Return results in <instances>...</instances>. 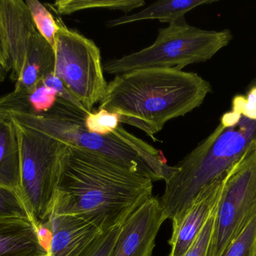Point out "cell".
Wrapping results in <instances>:
<instances>
[{"instance_id":"1","label":"cell","mask_w":256,"mask_h":256,"mask_svg":"<svg viewBox=\"0 0 256 256\" xmlns=\"http://www.w3.org/2000/svg\"><path fill=\"white\" fill-rule=\"evenodd\" d=\"M152 193L149 177L94 152L66 144L51 215L76 216L104 232L122 225Z\"/></svg>"},{"instance_id":"2","label":"cell","mask_w":256,"mask_h":256,"mask_svg":"<svg viewBox=\"0 0 256 256\" xmlns=\"http://www.w3.org/2000/svg\"><path fill=\"white\" fill-rule=\"evenodd\" d=\"M256 141V78L233 98L216 129L177 165L166 180L161 206L166 219H178L202 188L224 175Z\"/></svg>"},{"instance_id":"3","label":"cell","mask_w":256,"mask_h":256,"mask_svg":"<svg viewBox=\"0 0 256 256\" xmlns=\"http://www.w3.org/2000/svg\"><path fill=\"white\" fill-rule=\"evenodd\" d=\"M212 92L208 81L174 68H148L116 75L99 109L118 114L121 123L153 141L166 123L198 108Z\"/></svg>"},{"instance_id":"4","label":"cell","mask_w":256,"mask_h":256,"mask_svg":"<svg viewBox=\"0 0 256 256\" xmlns=\"http://www.w3.org/2000/svg\"><path fill=\"white\" fill-rule=\"evenodd\" d=\"M69 102L58 98L48 112L40 115L10 114L3 120L50 135L68 145L74 146L105 156L132 172L152 179L166 180L176 171L167 165L160 150L128 132L123 126L108 135L87 130V114Z\"/></svg>"},{"instance_id":"5","label":"cell","mask_w":256,"mask_h":256,"mask_svg":"<svg viewBox=\"0 0 256 256\" xmlns=\"http://www.w3.org/2000/svg\"><path fill=\"white\" fill-rule=\"evenodd\" d=\"M230 30H207L189 25L184 20L160 29L155 42L137 52L111 59L104 71L118 75L148 68H174L210 60L232 40Z\"/></svg>"},{"instance_id":"6","label":"cell","mask_w":256,"mask_h":256,"mask_svg":"<svg viewBox=\"0 0 256 256\" xmlns=\"http://www.w3.org/2000/svg\"><path fill=\"white\" fill-rule=\"evenodd\" d=\"M10 122L14 126L19 144L20 195L39 228L52 213L60 159L66 144Z\"/></svg>"},{"instance_id":"7","label":"cell","mask_w":256,"mask_h":256,"mask_svg":"<svg viewBox=\"0 0 256 256\" xmlns=\"http://www.w3.org/2000/svg\"><path fill=\"white\" fill-rule=\"evenodd\" d=\"M54 75L88 112L104 96L108 84L98 47L91 39L64 25L57 18Z\"/></svg>"},{"instance_id":"8","label":"cell","mask_w":256,"mask_h":256,"mask_svg":"<svg viewBox=\"0 0 256 256\" xmlns=\"http://www.w3.org/2000/svg\"><path fill=\"white\" fill-rule=\"evenodd\" d=\"M256 213V141L228 170L216 206L210 256H222Z\"/></svg>"},{"instance_id":"9","label":"cell","mask_w":256,"mask_h":256,"mask_svg":"<svg viewBox=\"0 0 256 256\" xmlns=\"http://www.w3.org/2000/svg\"><path fill=\"white\" fill-rule=\"evenodd\" d=\"M166 220L160 199L152 197L123 224L110 256H152Z\"/></svg>"},{"instance_id":"10","label":"cell","mask_w":256,"mask_h":256,"mask_svg":"<svg viewBox=\"0 0 256 256\" xmlns=\"http://www.w3.org/2000/svg\"><path fill=\"white\" fill-rule=\"evenodd\" d=\"M226 172L202 188L184 214L172 220L171 251L167 256H183L192 246L218 205Z\"/></svg>"},{"instance_id":"11","label":"cell","mask_w":256,"mask_h":256,"mask_svg":"<svg viewBox=\"0 0 256 256\" xmlns=\"http://www.w3.org/2000/svg\"><path fill=\"white\" fill-rule=\"evenodd\" d=\"M0 15L10 56V79L16 81L25 67L32 41L38 31L26 1L0 0Z\"/></svg>"},{"instance_id":"12","label":"cell","mask_w":256,"mask_h":256,"mask_svg":"<svg viewBox=\"0 0 256 256\" xmlns=\"http://www.w3.org/2000/svg\"><path fill=\"white\" fill-rule=\"evenodd\" d=\"M48 256H81L102 233L94 225L70 215H50Z\"/></svg>"},{"instance_id":"13","label":"cell","mask_w":256,"mask_h":256,"mask_svg":"<svg viewBox=\"0 0 256 256\" xmlns=\"http://www.w3.org/2000/svg\"><path fill=\"white\" fill-rule=\"evenodd\" d=\"M0 256H48L34 222L21 218L0 219Z\"/></svg>"},{"instance_id":"14","label":"cell","mask_w":256,"mask_h":256,"mask_svg":"<svg viewBox=\"0 0 256 256\" xmlns=\"http://www.w3.org/2000/svg\"><path fill=\"white\" fill-rule=\"evenodd\" d=\"M55 52L48 41L38 32L27 52L25 67L16 81L15 93H28L48 75L54 73Z\"/></svg>"},{"instance_id":"15","label":"cell","mask_w":256,"mask_h":256,"mask_svg":"<svg viewBox=\"0 0 256 256\" xmlns=\"http://www.w3.org/2000/svg\"><path fill=\"white\" fill-rule=\"evenodd\" d=\"M214 0H162L155 2L136 13L128 14L106 23L108 27H116L143 21L158 20L162 23H173L183 21L184 15L192 9L212 4Z\"/></svg>"},{"instance_id":"16","label":"cell","mask_w":256,"mask_h":256,"mask_svg":"<svg viewBox=\"0 0 256 256\" xmlns=\"http://www.w3.org/2000/svg\"><path fill=\"white\" fill-rule=\"evenodd\" d=\"M57 99L56 92L43 81L28 93L10 92L0 97V118L10 114L40 115L49 111Z\"/></svg>"},{"instance_id":"17","label":"cell","mask_w":256,"mask_h":256,"mask_svg":"<svg viewBox=\"0 0 256 256\" xmlns=\"http://www.w3.org/2000/svg\"><path fill=\"white\" fill-rule=\"evenodd\" d=\"M20 165L16 130L13 123L0 118V187L20 193Z\"/></svg>"},{"instance_id":"18","label":"cell","mask_w":256,"mask_h":256,"mask_svg":"<svg viewBox=\"0 0 256 256\" xmlns=\"http://www.w3.org/2000/svg\"><path fill=\"white\" fill-rule=\"evenodd\" d=\"M57 15H68L88 9L122 11L128 15L146 5L143 0H60L46 4Z\"/></svg>"},{"instance_id":"19","label":"cell","mask_w":256,"mask_h":256,"mask_svg":"<svg viewBox=\"0 0 256 256\" xmlns=\"http://www.w3.org/2000/svg\"><path fill=\"white\" fill-rule=\"evenodd\" d=\"M26 3L31 12L38 31L48 41L54 50L55 49L56 39L58 30L56 19L54 18L44 5L38 0H27Z\"/></svg>"},{"instance_id":"20","label":"cell","mask_w":256,"mask_h":256,"mask_svg":"<svg viewBox=\"0 0 256 256\" xmlns=\"http://www.w3.org/2000/svg\"><path fill=\"white\" fill-rule=\"evenodd\" d=\"M7 218H21L34 222L19 192L0 187V219Z\"/></svg>"},{"instance_id":"21","label":"cell","mask_w":256,"mask_h":256,"mask_svg":"<svg viewBox=\"0 0 256 256\" xmlns=\"http://www.w3.org/2000/svg\"><path fill=\"white\" fill-rule=\"evenodd\" d=\"M222 256H256V213Z\"/></svg>"},{"instance_id":"22","label":"cell","mask_w":256,"mask_h":256,"mask_svg":"<svg viewBox=\"0 0 256 256\" xmlns=\"http://www.w3.org/2000/svg\"><path fill=\"white\" fill-rule=\"evenodd\" d=\"M121 123L118 114L105 109L97 112L88 113L86 117L85 126L87 130L99 135H108L116 130Z\"/></svg>"},{"instance_id":"23","label":"cell","mask_w":256,"mask_h":256,"mask_svg":"<svg viewBox=\"0 0 256 256\" xmlns=\"http://www.w3.org/2000/svg\"><path fill=\"white\" fill-rule=\"evenodd\" d=\"M216 210V207L204 224V227L192 246L183 256H210L212 239L214 231Z\"/></svg>"},{"instance_id":"24","label":"cell","mask_w":256,"mask_h":256,"mask_svg":"<svg viewBox=\"0 0 256 256\" xmlns=\"http://www.w3.org/2000/svg\"><path fill=\"white\" fill-rule=\"evenodd\" d=\"M122 226L115 227L102 233L88 249L81 256H110Z\"/></svg>"},{"instance_id":"25","label":"cell","mask_w":256,"mask_h":256,"mask_svg":"<svg viewBox=\"0 0 256 256\" xmlns=\"http://www.w3.org/2000/svg\"><path fill=\"white\" fill-rule=\"evenodd\" d=\"M43 84L46 87L54 89L56 92L58 98H60V99L72 104V105L78 107L82 111H85L86 113H90L82 106V104L79 102V100L70 93V90L66 87L62 81L58 77L56 76L54 73L48 75L43 80Z\"/></svg>"},{"instance_id":"26","label":"cell","mask_w":256,"mask_h":256,"mask_svg":"<svg viewBox=\"0 0 256 256\" xmlns=\"http://www.w3.org/2000/svg\"><path fill=\"white\" fill-rule=\"evenodd\" d=\"M0 66L7 72H10V56L6 41V32L0 15Z\"/></svg>"},{"instance_id":"27","label":"cell","mask_w":256,"mask_h":256,"mask_svg":"<svg viewBox=\"0 0 256 256\" xmlns=\"http://www.w3.org/2000/svg\"><path fill=\"white\" fill-rule=\"evenodd\" d=\"M7 73L8 72L0 66V84H1L4 81V79H6Z\"/></svg>"}]
</instances>
